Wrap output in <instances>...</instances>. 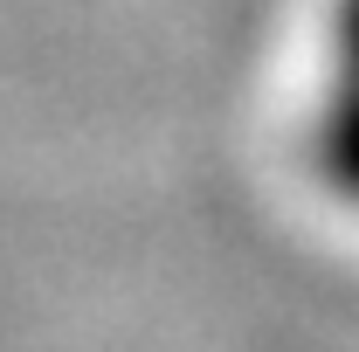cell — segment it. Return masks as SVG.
I'll use <instances>...</instances> for the list:
<instances>
[{
  "label": "cell",
  "instance_id": "obj_1",
  "mask_svg": "<svg viewBox=\"0 0 359 352\" xmlns=\"http://www.w3.org/2000/svg\"><path fill=\"white\" fill-rule=\"evenodd\" d=\"M304 159H311L318 187L359 215V0H332V14H325Z\"/></svg>",
  "mask_w": 359,
  "mask_h": 352
}]
</instances>
